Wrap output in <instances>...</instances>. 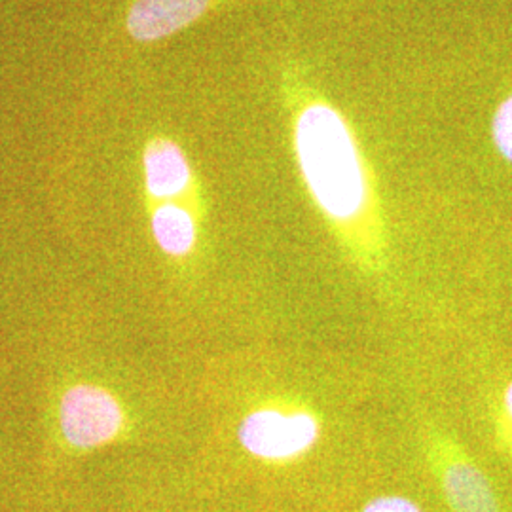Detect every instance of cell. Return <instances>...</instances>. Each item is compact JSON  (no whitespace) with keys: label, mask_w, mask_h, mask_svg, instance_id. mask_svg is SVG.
I'll return each mask as SVG.
<instances>
[{"label":"cell","mask_w":512,"mask_h":512,"mask_svg":"<svg viewBox=\"0 0 512 512\" xmlns=\"http://www.w3.org/2000/svg\"><path fill=\"white\" fill-rule=\"evenodd\" d=\"M241 446L256 459L289 463L310 452L321 437V421L302 406L266 404L239 425Z\"/></svg>","instance_id":"obj_2"},{"label":"cell","mask_w":512,"mask_h":512,"mask_svg":"<svg viewBox=\"0 0 512 512\" xmlns=\"http://www.w3.org/2000/svg\"><path fill=\"white\" fill-rule=\"evenodd\" d=\"M495 437L512 458V380L503 389L495 406Z\"/></svg>","instance_id":"obj_9"},{"label":"cell","mask_w":512,"mask_h":512,"mask_svg":"<svg viewBox=\"0 0 512 512\" xmlns=\"http://www.w3.org/2000/svg\"><path fill=\"white\" fill-rule=\"evenodd\" d=\"M490 133L497 154L507 164L512 165V93H509L495 109Z\"/></svg>","instance_id":"obj_8"},{"label":"cell","mask_w":512,"mask_h":512,"mask_svg":"<svg viewBox=\"0 0 512 512\" xmlns=\"http://www.w3.org/2000/svg\"><path fill=\"white\" fill-rule=\"evenodd\" d=\"M143 181L148 207L186 203L202 209L200 183L184 148L167 135H154L143 148Z\"/></svg>","instance_id":"obj_3"},{"label":"cell","mask_w":512,"mask_h":512,"mask_svg":"<svg viewBox=\"0 0 512 512\" xmlns=\"http://www.w3.org/2000/svg\"><path fill=\"white\" fill-rule=\"evenodd\" d=\"M61 429L76 448L107 444L120 433L124 412L109 391L97 385H76L61 401Z\"/></svg>","instance_id":"obj_4"},{"label":"cell","mask_w":512,"mask_h":512,"mask_svg":"<svg viewBox=\"0 0 512 512\" xmlns=\"http://www.w3.org/2000/svg\"><path fill=\"white\" fill-rule=\"evenodd\" d=\"M224 0H129L126 31L139 44L175 37L217 10Z\"/></svg>","instance_id":"obj_5"},{"label":"cell","mask_w":512,"mask_h":512,"mask_svg":"<svg viewBox=\"0 0 512 512\" xmlns=\"http://www.w3.org/2000/svg\"><path fill=\"white\" fill-rule=\"evenodd\" d=\"M279 97L311 202L351 260L378 270L387 255L384 205L353 124L300 59L283 63Z\"/></svg>","instance_id":"obj_1"},{"label":"cell","mask_w":512,"mask_h":512,"mask_svg":"<svg viewBox=\"0 0 512 512\" xmlns=\"http://www.w3.org/2000/svg\"><path fill=\"white\" fill-rule=\"evenodd\" d=\"M150 232L165 255L186 258L200 238V209L186 203L150 205Z\"/></svg>","instance_id":"obj_7"},{"label":"cell","mask_w":512,"mask_h":512,"mask_svg":"<svg viewBox=\"0 0 512 512\" xmlns=\"http://www.w3.org/2000/svg\"><path fill=\"white\" fill-rule=\"evenodd\" d=\"M440 480L452 512H499L492 482L459 448H452L442 459Z\"/></svg>","instance_id":"obj_6"},{"label":"cell","mask_w":512,"mask_h":512,"mask_svg":"<svg viewBox=\"0 0 512 512\" xmlns=\"http://www.w3.org/2000/svg\"><path fill=\"white\" fill-rule=\"evenodd\" d=\"M363 512H423L420 507L401 495H384V497H376L366 505Z\"/></svg>","instance_id":"obj_10"}]
</instances>
